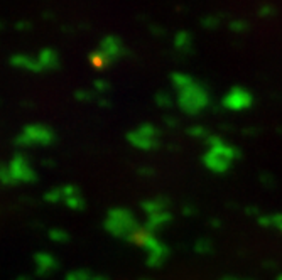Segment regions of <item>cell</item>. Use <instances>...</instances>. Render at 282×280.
I'll return each instance as SVG.
<instances>
[{
  "label": "cell",
  "mask_w": 282,
  "mask_h": 280,
  "mask_svg": "<svg viewBox=\"0 0 282 280\" xmlns=\"http://www.w3.org/2000/svg\"><path fill=\"white\" fill-rule=\"evenodd\" d=\"M120 51L122 46L118 43V39L115 36H108V38L101 41L100 47L93 52L90 59H92V64L96 66V68H105V66H108L112 61H115L120 56Z\"/></svg>",
  "instance_id": "cell-1"
},
{
  "label": "cell",
  "mask_w": 282,
  "mask_h": 280,
  "mask_svg": "<svg viewBox=\"0 0 282 280\" xmlns=\"http://www.w3.org/2000/svg\"><path fill=\"white\" fill-rule=\"evenodd\" d=\"M54 139V134L46 127H27L22 130V134L19 135V143L20 145H47L51 143V140Z\"/></svg>",
  "instance_id": "cell-2"
},
{
  "label": "cell",
  "mask_w": 282,
  "mask_h": 280,
  "mask_svg": "<svg viewBox=\"0 0 282 280\" xmlns=\"http://www.w3.org/2000/svg\"><path fill=\"white\" fill-rule=\"evenodd\" d=\"M38 61L43 71H46V69H56L59 66V56L58 52L52 51V49H43V51L39 52Z\"/></svg>",
  "instance_id": "cell-3"
},
{
  "label": "cell",
  "mask_w": 282,
  "mask_h": 280,
  "mask_svg": "<svg viewBox=\"0 0 282 280\" xmlns=\"http://www.w3.org/2000/svg\"><path fill=\"white\" fill-rule=\"evenodd\" d=\"M10 64L12 66H17V68H24L27 71H32V73H41V64L38 59L34 57H29V56H22V54H15L14 57L10 59Z\"/></svg>",
  "instance_id": "cell-4"
},
{
  "label": "cell",
  "mask_w": 282,
  "mask_h": 280,
  "mask_svg": "<svg viewBox=\"0 0 282 280\" xmlns=\"http://www.w3.org/2000/svg\"><path fill=\"white\" fill-rule=\"evenodd\" d=\"M95 86H98L96 90H100V92H105V90H107V83H103V81H95Z\"/></svg>",
  "instance_id": "cell-5"
}]
</instances>
